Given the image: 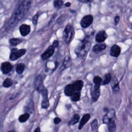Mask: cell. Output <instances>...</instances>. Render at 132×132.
Masks as SVG:
<instances>
[{
  "mask_svg": "<svg viewBox=\"0 0 132 132\" xmlns=\"http://www.w3.org/2000/svg\"><path fill=\"white\" fill-rule=\"evenodd\" d=\"M91 46V43L89 41L86 39L81 41L75 49L77 57L80 59H84L90 50Z\"/></svg>",
  "mask_w": 132,
  "mask_h": 132,
  "instance_id": "obj_1",
  "label": "cell"
},
{
  "mask_svg": "<svg viewBox=\"0 0 132 132\" xmlns=\"http://www.w3.org/2000/svg\"><path fill=\"white\" fill-rule=\"evenodd\" d=\"M31 2V0H23L14 12L13 15L19 21L21 20L27 13L30 7Z\"/></svg>",
  "mask_w": 132,
  "mask_h": 132,
  "instance_id": "obj_2",
  "label": "cell"
},
{
  "mask_svg": "<svg viewBox=\"0 0 132 132\" xmlns=\"http://www.w3.org/2000/svg\"><path fill=\"white\" fill-rule=\"evenodd\" d=\"M74 31L73 27L70 25H67L63 31V38L66 43H69L73 39Z\"/></svg>",
  "mask_w": 132,
  "mask_h": 132,
  "instance_id": "obj_3",
  "label": "cell"
},
{
  "mask_svg": "<svg viewBox=\"0 0 132 132\" xmlns=\"http://www.w3.org/2000/svg\"><path fill=\"white\" fill-rule=\"evenodd\" d=\"M101 85H94L91 90V96L92 102H95L98 99L100 95Z\"/></svg>",
  "mask_w": 132,
  "mask_h": 132,
  "instance_id": "obj_4",
  "label": "cell"
},
{
  "mask_svg": "<svg viewBox=\"0 0 132 132\" xmlns=\"http://www.w3.org/2000/svg\"><path fill=\"white\" fill-rule=\"evenodd\" d=\"M26 51L25 49H21L19 50H17L15 48L12 49L10 55V59L11 60L14 61L24 55L25 54Z\"/></svg>",
  "mask_w": 132,
  "mask_h": 132,
  "instance_id": "obj_5",
  "label": "cell"
},
{
  "mask_svg": "<svg viewBox=\"0 0 132 132\" xmlns=\"http://www.w3.org/2000/svg\"><path fill=\"white\" fill-rule=\"evenodd\" d=\"M93 20V17L92 15H85L80 21L81 26L84 28L88 27L92 23Z\"/></svg>",
  "mask_w": 132,
  "mask_h": 132,
  "instance_id": "obj_6",
  "label": "cell"
},
{
  "mask_svg": "<svg viewBox=\"0 0 132 132\" xmlns=\"http://www.w3.org/2000/svg\"><path fill=\"white\" fill-rule=\"evenodd\" d=\"M40 93L42 94V96L43 97V100L41 104L42 107L44 109H47L50 106V103L48 98L47 91L45 88L42 91H41Z\"/></svg>",
  "mask_w": 132,
  "mask_h": 132,
  "instance_id": "obj_7",
  "label": "cell"
},
{
  "mask_svg": "<svg viewBox=\"0 0 132 132\" xmlns=\"http://www.w3.org/2000/svg\"><path fill=\"white\" fill-rule=\"evenodd\" d=\"M34 86L37 91L40 92L45 88L43 83V78L41 75H38L36 77L34 81Z\"/></svg>",
  "mask_w": 132,
  "mask_h": 132,
  "instance_id": "obj_8",
  "label": "cell"
},
{
  "mask_svg": "<svg viewBox=\"0 0 132 132\" xmlns=\"http://www.w3.org/2000/svg\"><path fill=\"white\" fill-rule=\"evenodd\" d=\"M115 117V110L114 109H111L107 112V113L104 116L103 118V122L104 123L108 124L109 122L113 120Z\"/></svg>",
  "mask_w": 132,
  "mask_h": 132,
  "instance_id": "obj_9",
  "label": "cell"
},
{
  "mask_svg": "<svg viewBox=\"0 0 132 132\" xmlns=\"http://www.w3.org/2000/svg\"><path fill=\"white\" fill-rule=\"evenodd\" d=\"M110 82L113 93L114 94L118 93L120 91V85L117 78L116 77H114L113 78H111Z\"/></svg>",
  "mask_w": 132,
  "mask_h": 132,
  "instance_id": "obj_10",
  "label": "cell"
},
{
  "mask_svg": "<svg viewBox=\"0 0 132 132\" xmlns=\"http://www.w3.org/2000/svg\"><path fill=\"white\" fill-rule=\"evenodd\" d=\"M55 47L52 45H50L47 50L42 54V58L43 60H46L51 57L54 53L55 51Z\"/></svg>",
  "mask_w": 132,
  "mask_h": 132,
  "instance_id": "obj_11",
  "label": "cell"
},
{
  "mask_svg": "<svg viewBox=\"0 0 132 132\" xmlns=\"http://www.w3.org/2000/svg\"><path fill=\"white\" fill-rule=\"evenodd\" d=\"M107 37V35L104 30L99 31L95 36V40L98 43H101L104 41Z\"/></svg>",
  "mask_w": 132,
  "mask_h": 132,
  "instance_id": "obj_12",
  "label": "cell"
},
{
  "mask_svg": "<svg viewBox=\"0 0 132 132\" xmlns=\"http://www.w3.org/2000/svg\"><path fill=\"white\" fill-rule=\"evenodd\" d=\"M121 53V48L117 44L113 45L110 48V55L114 57H118Z\"/></svg>",
  "mask_w": 132,
  "mask_h": 132,
  "instance_id": "obj_13",
  "label": "cell"
},
{
  "mask_svg": "<svg viewBox=\"0 0 132 132\" xmlns=\"http://www.w3.org/2000/svg\"><path fill=\"white\" fill-rule=\"evenodd\" d=\"M64 93L67 96H71L76 91V90L74 87L73 84H68L64 88Z\"/></svg>",
  "mask_w": 132,
  "mask_h": 132,
  "instance_id": "obj_14",
  "label": "cell"
},
{
  "mask_svg": "<svg viewBox=\"0 0 132 132\" xmlns=\"http://www.w3.org/2000/svg\"><path fill=\"white\" fill-rule=\"evenodd\" d=\"M12 66L10 62H5L1 65V70L4 74L9 73L12 70Z\"/></svg>",
  "mask_w": 132,
  "mask_h": 132,
  "instance_id": "obj_15",
  "label": "cell"
},
{
  "mask_svg": "<svg viewBox=\"0 0 132 132\" xmlns=\"http://www.w3.org/2000/svg\"><path fill=\"white\" fill-rule=\"evenodd\" d=\"M19 21L16 18V17L13 14L12 16H11V18H10V19L9 20V21H8V23L7 25V27H6V29L8 30L9 29H11L12 28H13V27H14V26L16 25V24L18 23Z\"/></svg>",
  "mask_w": 132,
  "mask_h": 132,
  "instance_id": "obj_16",
  "label": "cell"
},
{
  "mask_svg": "<svg viewBox=\"0 0 132 132\" xmlns=\"http://www.w3.org/2000/svg\"><path fill=\"white\" fill-rule=\"evenodd\" d=\"M30 31V27L29 25L26 24H22L20 27V31L23 36H27Z\"/></svg>",
  "mask_w": 132,
  "mask_h": 132,
  "instance_id": "obj_17",
  "label": "cell"
},
{
  "mask_svg": "<svg viewBox=\"0 0 132 132\" xmlns=\"http://www.w3.org/2000/svg\"><path fill=\"white\" fill-rule=\"evenodd\" d=\"M90 119V114L87 113V114H85V115H84L79 122V124L78 126V129L79 130L82 129L83 126L85 125V124H86L87 123V122Z\"/></svg>",
  "mask_w": 132,
  "mask_h": 132,
  "instance_id": "obj_18",
  "label": "cell"
},
{
  "mask_svg": "<svg viewBox=\"0 0 132 132\" xmlns=\"http://www.w3.org/2000/svg\"><path fill=\"white\" fill-rule=\"evenodd\" d=\"M106 48V45L103 43H98L94 45L92 48V51L95 53L100 52L104 50Z\"/></svg>",
  "mask_w": 132,
  "mask_h": 132,
  "instance_id": "obj_19",
  "label": "cell"
},
{
  "mask_svg": "<svg viewBox=\"0 0 132 132\" xmlns=\"http://www.w3.org/2000/svg\"><path fill=\"white\" fill-rule=\"evenodd\" d=\"M76 92H80L84 85V82L81 80H77L73 83Z\"/></svg>",
  "mask_w": 132,
  "mask_h": 132,
  "instance_id": "obj_20",
  "label": "cell"
},
{
  "mask_svg": "<svg viewBox=\"0 0 132 132\" xmlns=\"http://www.w3.org/2000/svg\"><path fill=\"white\" fill-rule=\"evenodd\" d=\"M108 129L109 132H114L116 130V124L114 120H111L108 124Z\"/></svg>",
  "mask_w": 132,
  "mask_h": 132,
  "instance_id": "obj_21",
  "label": "cell"
},
{
  "mask_svg": "<svg viewBox=\"0 0 132 132\" xmlns=\"http://www.w3.org/2000/svg\"><path fill=\"white\" fill-rule=\"evenodd\" d=\"M79 119H80V116L78 114H75L74 115V116L73 117L72 119H71V120L70 121L69 125H74L76 124H77L79 121Z\"/></svg>",
  "mask_w": 132,
  "mask_h": 132,
  "instance_id": "obj_22",
  "label": "cell"
},
{
  "mask_svg": "<svg viewBox=\"0 0 132 132\" xmlns=\"http://www.w3.org/2000/svg\"><path fill=\"white\" fill-rule=\"evenodd\" d=\"M80 92H75L71 96L70 98L73 102H77L80 100Z\"/></svg>",
  "mask_w": 132,
  "mask_h": 132,
  "instance_id": "obj_23",
  "label": "cell"
},
{
  "mask_svg": "<svg viewBox=\"0 0 132 132\" xmlns=\"http://www.w3.org/2000/svg\"><path fill=\"white\" fill-rule=\"evenodd\" d=\"M71 57L69 56H66L64 59L63 65L64 67V68H68L71 65Z\"/></svg>",
  "mask_w": 132,
  "mask_h": 132,
  "instance_id": "obj_24",
  "label": "cell"
},
{
  "mask_svg": "<svg viewBox=\"0 0 132 132\" xmlns=\"http://www.w3.org/2000/svg\"><path fill=\"white\" fill-rule=\"evenodd\" d=\"M111 79V75L109 73H107L104 76V80H102V85H107L108 84Z\"/></svg>",
  "mask_w": 132,
  "mask_h": 132,
  "instance_id": "obj_25",
  "label": "cell"
},
{
  "mask_svg": "<svg viewBox=\"0 0 132 132\" xmlns=\"http://www.w3.org/2000/svg\"><path fill=\"white\" fill-rule=\"evenodd\" d=\"M29 116H30V115H29V113L26 112V113L21 115L19 117V121H20V122H21V123L25 122L28 119V118H29Z\"/></svg>",
  "mask_w": 132,
  "mask_h": 132,
  "instance_id": "obj_26",
  "label": "cell"
},
{
  "mask_svg": "<svg viewBox=\"0 0 132 132\" xmlns=\"http://www.w3.org/2000/svg\"><path fill=\"white\" fill-rule=\"evenodd\" d=\"M63 4L62 0H54L53 2V5L55 8L59 9L60 8Z\"/></svg>",
  "mask_w": 132,
  "mask_h": 132,
  "instance_id": "obj_27",
  "label": "cell"
},
{
  "mask_svg": "<svg viewBox=\"0 0 132 132\" xmlns=\"http://www.w3.org/2000/svg\"><path fill=\"white\" fill-rule=\"evenodd\" d=\"M25 69V65L23 63H19L16 67V71L18 74L23 73Z\"/></svg>",
  "mask_w": 132,
  "mask_h": 132,
  "instance_id": "obj_28",
  "label": "cell"
},
{
  "mask_svg": "<svg viewBox=\"0 0 132 132\" xmlns=\"http://www.w3.org/2000/svg\"><path fill=\"white\" fill-rule=\"evenodd\" d=\"M3 86L6 88L10 87L12 85V80L9 78H7L3 81Z\"/></svg>",
  "mask_w": 132,
  "mask_h": 132,
  "instance_id": "obj_29",
  "label": "cell"
},
{
  "mask_svg": "<svg viewBox=\"0 0 132 132\" xmlns=\"http://www.w3.org/2000/svg\"><path fill=\"white\" fill-rule=\"evenodd\" d=\"M21 42V40L16 38H12L9 40V43L12 46H15Z\"/></svg>",
  "mask_w": 132,
  "mask_h": 132,
  "instance_id": "obj_30",
  "label": "cell"
},
{
  "mask_svg": "<svg viewBox=\"0 0 132 132\" xmlns=\"http://www.w3.org/2000/svg\"><path fill=\"white\" fill-rule=\"evenodd\" d=\"M93 82L94 85H101L102 82V79L99 76H95L93 77Z\"/></svg>",
  "mask_w": 132,
  "mask_h": 132,
  "instance_id": "obj_31",
  "label": "cell"
},
{
  "mask_svg": "<svg viewBox=\"0 0 132 132\" xmlns=\"http://www.w3.org/2000/svg\"><path fill=\"white\" fill-rule=\"evenodd\" d=\"M97 124H98V122L97 119H95L92 121V122L91 123V127L92 131H94L96 129L97 126Z\"/></svg>",
  "mask_w": 132,
  "mask_h": 132,
  "instance_id": "obj_32",
  "label": "cell"
},
{
  "mask_svg": "<svg viewBox=\"0 0 132 132\" xmlns=\"http://www.w3.org/2000/svg\"><path fill=\"white\" fill-rule=\"evenodd\" d=\"M38 15L37 14L34 15L32 17V23L34 24V25H36L37 24V22H38Z\"/></svg>",
  "mask_w": 132,
  "mask_h": 132,
  "instance_id": "obj_33",
  "label": "cell"
},
{
  "mask_svg": "<svg viewBox=\"0 0 132 132\" xmlns=\"http://www.w3.org/2000/svg\"><path fill=\"white\" fill-rule=\"evenodd\" d=\"M114 24L116 25H117V24L119 23V21H120V16H118V15L114 17Z\"/></svg>",
  "mask_w": 132,
  "mask_h": 132,
  "instance_id": "obj_34",
  "label": "cell"
},
{
  "mask_svg": "<svg viewBox=\"0 0 132 132\" xmlns=\"http://www.w3.org/2000/svg\"><path fill=\"white\" fill-rule=\"evenodd\" d=\"M60 121H61V119H60L59 118H58V117L55 118L54 119V123H55V124H59V123L60 122Z\"/></svg>",
  "mask_w": 132,
  "mask_h": 132,
  "instance_id": "obj_35",
  "label": "cell"
},
{
  "mask_svg": "<svg viewBox=\"0 0 132 132\" xmlns=\"http://www.w3.org/2000/svg\"><path fill=\"white\" fill-rule=\"evenodd\" d=\"M52 45L55 47V48H56L59 45V42L57 40H55L53 42V44H52Z\"/></svg>",
  "mask_w": 132,
  "mask_h": 132,
  "instance_id": "obj_36",
  "label": "cell"
},
{
  "mask_svg": "<svg viewBox=\"0 0 132 132\" xmlns=\"http://www.w3.org/2000/svg\"><path fill=\"white\" fill-rule=\"evenodd\" d=\"M79 2L84 3H90L92 2L93 0H78Z\"/></svg>",
  "mask_w": 132,
  "mask_h": 132,
  "instance_id": "obj_37",
  "label": "cell"
},
{
  "mask_svg": "<svg viewBox=\"0 0 132 132\" xmlns=\"http://www.w3.org/2000/svg\"><path fill=\"white\" fill-rule=\"evenodd\" d=\"M71 3L70 2H67L65 4V7H70L71 6Z\"/></svg>",
  "mask_w": 132,
  "mask_h": 132,
  "instance_id": "obj_38",
  "label": "cell"
},
{
  "mask_svg": "<svg viewBox=\"0 0 132 132\" xmlns=\"http://www.w3.org/2000/svg\"><path fill=\"white\" fill-rule=\"evenodd\" d=\"M3 123H0V132H2L3 131Z\"/></svg>",
  "mask_w": 132,
  "mask_h": 132,
  "instance_id": "obj_39",
  "label": "cell"
},
{
  "mask_svg": "<svg viewBox=\"0 0 132 132\" xmlns=\"http://www.w3.org/2000/svg\"><path fill=\"white\" fill-rule=\"evenodd\" d=\"M34 132H40V128L39 127H37L35 129Z\"/></svg>",
  "mask_w": 132,
  "mask_h": 132,
  "instance_id": "obj_40",
  "label": "cell"
},
{
  "mask_svg": "<svg viewBox=\"0 0 132 132\" xmlns=\"http://www.w3.org/2000/svg\"><path fill=\"white\" fill-rule=\"evenodd\" d=\"M109 109H108V107H105L104 108V111H105V112H108V110H109Z\"/></svg>",
  "mask_w": 132,
  "mask_h": 132,
  "instance_id": "obj_41",
  "label": "cell"
},
{
  "mask_svg": "<svg viewBox=\"0 0 132 132\" xmlns=\"http://www.w3.org/2000/svg\"><path fill=\"white\" fill-rule=\"evenodd\" d=\"M8 132H15V131H13V130H10V131H8Z\"/></svg>",
  "mask_w": 132,
  "mask_h": 132,
  "instance_id": "obj_42",
  "label": "cell"
}]
</instances>
